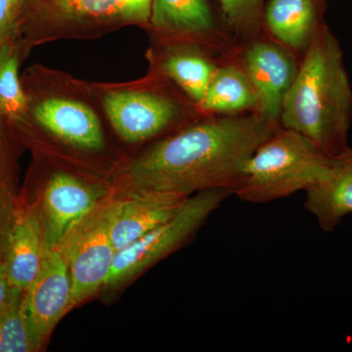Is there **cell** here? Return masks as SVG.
<instances>
[{
  "mask_svg": "<svg viewBox=\"0 0 352 352\" xmlns=\"http://www.w3.org/2000/svg\"><path fill=\"white\" fill-rule=\"evenodd\" d=\"M71 295V278L63 254L58 248L44 250L41 270L24 296L25 316L41 349L69 314Z\"/></svg>",
  "mask_w": 352,
  "mask_h": 352,
  "instance_id": "7c38bea8",
  "label": "cell"
},
{
  "mask_svg": "<svg viewBox=\"0 0 352 352\" xmlns=\"http://www.w3.org/2000/svg\"><path fill=\"white\" fill-rule=\"evenodd\" d=\"M256 98L251 82L232 56L223 58L198 106L201 115H239L256 112Z\"/></svg>",
  "mask_w": 352,
  "mask_h": 352,
  "instance_id": "ac0fdd59",
  "label": "cell"
},
{
  "mask_svg": "<svg viewBox=\"0 0 352 352\" xmlns=\"http://www.w3.org/2000/svg\"><path fill=\"white\" fill-rule=\"evenodd\" d=\"M352 89L338 38L326 24L300 59L285 97L279 124L302 134L335 157L347 148Z\"/></svg>",
  "mask_w": 352,
  "mask_h": 352,
  "instance_id": "7a4b0ae2",
  "label": "cell"
},
{
  "mask_svg": "<svg viewBox=\"0 0 352 352\" xmlns=\"http://www.w3.org/2000/svg\"><path fill=\"white\" fill-rule=\"evenodd\" d=\"M188 198L168 192H124L111 228L117 252L173 217Z\"/></svg>",
  "mask_w": 352,
  "mask_h": 352,
  "instance_id": "9a60e30c",
  "label": "cell"
},
{
  "mask_svg": "<svg viewBox=\"0 0 352 352\" xmlns=\"http://www.w3.org/2000/svg\"><path fill=\"white\" fill-rule=\"evenodd\" d=\"M148 28L156 41H192L222 57L239 44L217 24L208 0H152Z\"/></svg>",
  "mask_w": 352,
  "mask_h": 352,
  "instance_id": "8fae6325",
  "label": "cell"
},
{
  "mask_svg": "<svg viewBox=\"0 0 352 352\" xmlns=\"http://www.w3.org/2000/svg\"><path fill=\"white\" fill-rule=\"evenodd\" d=\"M120 198L113 192L69 230L56 248L68 264L72 295L69 311L102 291L117 250L111 228Z\"/></svg>",
  "mask_w": 352,
  "mask_h": 352,
  "instance_id": "ba28073f",
  "label": "cell"
},
{
  "mask_svg": "<svg viewBox=\"0 0 352 352\" xmlns=\"http://www.w3.org/2000/svg\"><path fill=\"white\" fill-rule=\"evenodd\" d=\"M25 289L10 287L0 305V352L41 351L24 309Z\"/></svg>",
  "mask_w": 352,
  "mask_h": 352,
  "instance_id": "44dd1931",
  "label": "cell"
},
{
  "mask_svg": "<svg viewBox=\"0 0 352 352\" xmlns=\"http://www.w3.org/2000/svg\"><path fill=\"white\" fill-rule=\"evenodd\" d=\"M22 144L12 126L4 118H0V259L2 261L11 231L23 206L18 175V157Z\"/></svg>",
  "mask_w": 352,
  "mask_h": 352,
  "instance_id": "d6986e66",
  "label": "cell"
},
{
  "mask_svg": "<svg viewBox=\"0 0 352 352\" xmlns=\"http://www.w3.org/2000/svg\"><path fill=\"white\" fill-rule=\"evenodd\" d=\"M215 54L207 46L192 41H156L148 58L150 71L166 78L198 108L223 59H217Z\"/></svg>",
  "mask_w": 352,
  "mask_h": 352,
  "instance_id": "4fadbf2b",
  "label": "cell"
},
{
  "mask_svg": "<svg viewBox=\"0 0 352 352\" xmlns=\"http://www.w3.org/2000/svg\"><path fill=\"white\" fill-rule=\"evenodd\" d=\"M0 118H3V117H2V116H1V115H0Z\"/></svg>",
  "mask_w": 352,
  "mask_h": 352,
  "instance_id": "d4e9b609",
  "label": "cell"
},
{
  "mask_svg": "<svg viewBox=\"0 0 352 352\" xmlns=\"http://www.w3.org/2000/svg\"><path fill=\"white\" fill-rule=\"evenodd\" d=\"M112 193L108 185L83 179L71 171L51 173L39 197L44 250L56 248L72 228Z\"/></svg>",
  "mask_w": 352,
  "mask_h": 352,
  "instance_id": "30bf717a",
  "label": "cell"
},
{
  "mask_svg": "<svg viewBox=\"0 0 352 352\" xmlns=\"http://www.w3.org/2000/svg\"><path fill=\"white\" fill-rule=\"evenodd\" d=\"M27 0H0V47L20 34Z\"/></svg>",
  "mask_w": 352,
  "mask_h": 352,
  "instance_id": "603a6c76",
  "label": "cell"
},
{
  "mask_svg": "<svg viewBox=\"0 0 352 352\" xmlns=\"http://www.w3.org/2000/svg\"><path fill=\"white\" fill-rule=\"evenodd\" d=\"M29 50L20 34L0 47V115L12 127L22 122L27 109L19 68Z\"/></svg>",
  "mask_w": 352,
  "mask_h": 352,
  "instance_id": "ffe728a7",
  "label": "cell"
},
{
  "mask_svg": "<svg viewBox=\"0 0 352 352\" xmlns=\"http://www.w3.org/2000/svg\"><path fill=\"white\" fill-rule=\"evenodd\" d=\"M27 99L24 119L14 127L23 144L43 135L69 149L100 153L106 136L92 83L36 65L21 78Z\"/></svg>",
  "mask_w": 352,
  "mask_h": 352,
  "instance_id": "3957f363",
  "label": "cell"
},
{
  "mask_svg": "<svg viewBox=\"0 0 352 352\" xmlns=\"http://www.w3.org/2000/svg\"><path fill=\"white\" fill-rule=\"evenodd\" d=\"M266 0H219L224 25L238 43L263 34V9Z\"/></svg>",
  "mask_w": 352,
  "mask_h": 352,
  "instance_id": "7402d4cb",
  "label": "cell"
},
{
  "mask_svg": "<svg viewBox=\"0 0 352 352\" xmlns=\"http://www.w3.org/2000/svg\"><path fill=\"white\" fill-rule=\"evenodd\" d=\"M280 124L256 112L201 115L124 166V192L160 191L190 197L233 188L248 160Z\"/></svg>",
  "mask_w": 352,
  "mask_h": 352,
  "instance_id": "6da1fadb",
  "label": "cell"
},
{
  "mask_svg": "<svg viewBox=\"0 0 352 352\" xmlns=\"http://www.w3.org/2000/svg\"><path fill=\"white\" fill-rule=\"evenodd\" d=\"M232 57L245 72L256 98V113L279 124L285 97L300 59L264 32L238 44Z\"/></svg>",
  "mask_w": 352,
  "mask_h": 352,
  "instance_id": "9c48e42d",
  "label": "cell"
},
{
  "mask_svg": "<svg viewBox=\"0 0 352 352\" xmlns=\"http://www.w3.org/2000/svg\"><path fill=\"white\" fill-rule=\"evenodd\" d=\"M333 163L302 134L279 126L248 160L233 195L252 204L287 198L321 182Z\"/></svg>",
  "mask_w": 352,
  "mask_h": 352,
  "instance_id": "5b68a950",
  "label": "cell"
},
{
  "mask_svg": "<svg viewBox=\"0 0 352 352\" xmlns=\"http://www.w3.org/2000/svg\"><path fill=\"white\" fill-rule=\"evenodd\" d=\"M326 0H266L263 32L302 59L326 25Z\"/></svg>",
  "mask_w": 352,
  "mask_h": 352,
  "instance_id": "5bb4252c",
  "label": "cell"
},
{
  "mask_svg": "<svg viewBox=\"0 0 352 352\" xmlns=\"http://www.w3.org/2000/svg\"><path fill=\"white\" fill-rule=\"evenodd\" d=\"M305 208L326 232H333L352 214V148L335 157L327 176L307 190Z\"/></svg>",
  "mask_w": 352,
  "mask_h": 352,
  "instance_id": "e0dca14e",
  "label": "cell"
},
{
  "mask_svg": "<svg viewBox=\"0 0 352 352\" xmlns=\"http://www.w3.org/2000/svg\"><path fill=\"white\" fill-rule=\"evenodd\" d=\"M43 256V223L38 199L22 206L9 237L3 265L10 287L27 289L38 276Z\"/></svg>",
  "mask_w": 352,
  "mask_h": 352,
  "instance_id": "2e32d148",
  "label": "cell"
},
{
  "mask_svg": "<svg viewBox=\"0 0 352 352\" xmlns=\"http://www.w3.org/2000/svg\"><path fill=\"white\" fill-rule=\"evenodd\" d=\"M92 87L109 124L129 144L157 140L201 116L178 88L150 69L138 82Z\"/></svg>",
  "mask_w": 352,
  "mask_h": 352,
  "instance_id": "277c9868",
  "label": "cell"
},
{
  "mask_svg": "<svg viewBox=\"0 0 352 352\" xmlns=\"http://www.w3.org/2000/svg\"><path fill=\"white\" fill-rule=\"evenodd\" d=\"M231 190L212 189L190 196L170 219L117 252L103 289H117L166 258L187 242L228 197Z\"/></svg>",
  "mask_w": 352,
  "mask_h": 352,
  "instance_id": "52a82bcc",
  "label": "cell"
},
{
  "mask_svg": "<svg viewBox=\"0 0 352 352\" xmlns=\"http://www.w3.org/2000/svg\"><path fill=\"white\" fill-rule=\"evenodd\" d=\"M152 0H27L20 36L32 46L94 38L127 25H147Z\"/></svg>",
  "mask_w": 352,
  "mask_h": 352,
  "instance_id": "8992f818",
  "label": "cell"
},
{
  "mask_svg": "<svg viewBox=\"0 0 352 352\" xmlns=\"http://www.w3.org/2000/svg\"><path fill=\"white\" fill-rule=\"evenodd\" d=\"M9 289H10V285H9L8 279H7L3 261L0 259V305L6 300Z\"/></svg>",
  "mask_w": 352,
  "mask_h": 352,
  "instance_id": "cb8c5ba5",
  "label": "cell"
}]
</instances>
